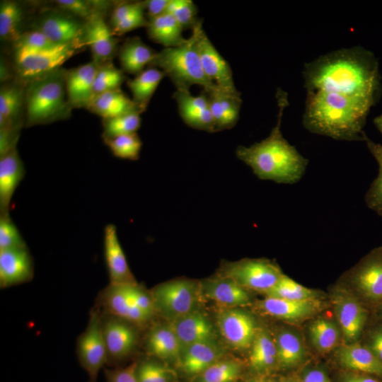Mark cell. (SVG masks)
Instances as JSON below:
<instances>
[{"instance_id": "obj_1", "label": "cell", "mask_w": 382, "mask_h": 382, "mask_svg": "<svg viewBox=\"0 0 382 382\" xmlns=\"http://www.w3.org/2000/svg\"><path fill=\"white\" fill-rule=\"evenodd\" d=\"M303 124L337 140L363 139L369 112L380 89L378 64L362 47L342 49L306 64Z\"/></svg>"}, {"instance_id": "obj_2", "label": "cell", "mask_w": 382, "mask_h": 382, "mask_svg": "<svg viewBox=\"0 0 382 382\" xmlns=\"http://www.w3.org/2000/svg\"><path fill=\"white\" fill-rule=\"evenodd\" d=\"M277 99V122L269 136L250 146H238L236 154L260 180L294 184L304 175L308 160L286 140L281 132L283 113L289 103L287 93L279 88Z\"/></svg>"}, {"instance_id": "obj_3", "label": "cell", "mask_w": 382, "mask_h": 382, "mask_svg": "<svg viewBox=\"0 0 382 382\" xmlns=\"http://www.w3.org/2000/svg\"><path fill=\"white\" fill-rule=\"evenodd\" d=\"M66 70L57 69L27 83L25 121L28 127L66 119L71 107L65 98Z\"/></svg>"}, {"instance_id": "obj_4", "label": "cell", "mask_w": 382, "mask_h": 382, "mask_svg": "<svg viewBox=\"0 0 382 382\" xmlns=\"http://www.w3.org/2000/svg\"><path fill=\"white\" fill-rule=\"evenodd\" d=\"M167 75L176 90L189 91L192 85H199L207 93L218 86L206 76L196 43V33L192 30L191 36L182 45L165 47L156 53L150 63Z\"/></svg>"}, {"instance_id": "obj_5", "label": "cell", "mask_w": 382, "mask_h": 382, "mask_svg": "<svg viewBox=\"0 0 382 382\" xmlns=\"http://www.w3.org/2000/svg\"><path fill=\"white\" fill-rule=\"evenodd\" d=\"M200 292V283L187 279L166 282L150 291L156 313L168 322L195 311Z\"/></svg>"}, {"instance_id": "obj_6", "label": "cell", "mask_w": 382, "mask_h": 382, "mask_svg": "<svg viewBox=\"0 0 382 382\" xmlns=\"http://www.w3.org/2000/svg\"><path fill=\"white\" fill-rule=\"evenodd\" d=\"M342 283L357 294L367 308L378 309L382 305V246L361 259L345 275Z\"/></svg>"}, {"instance_id": "obj_7", "label": "cell", "mask_w": 382, "mask_h": 382, "mask_svg": "<svg viewBox=\"0 0 382 382\" xmlns=\"http://www.w3.org/2000/svg\"><path fill=\"white\" fill-rule=\"evenodd\" d=\"M284 274L277 264L263 258L224 263L219 274L233 279L246 290L264 294L272 289Z\"/></svg>"}, {"instance_id": "obj_8", "label": "cell", "mask_w": 382, "mask_h": 382, "mask_svg": "<svg viewBox=\"0 0 382 382\" xmlns=\"http://www.w3.org/2000/svg\"><path fill=\"white\" fill-rule=\"evenodd\" d=\"M76 354L80 365L88 374V382H97L99 371L107 363V350L101 311L96 305L90 311L86 329L77 338Z\"/></svg>"}, {"instance_id": "obj_9", "label": "cell", "mask_w": 382, "mask_h": 382, "mask_svg": "<svg viewBox=\"0 0 382 382\" xmlns=\"http://www.w3.org/2000/svg\"><path fill=\"white\" fill-rule=\"evenodd\" d=\"M101 323L107 350L106 365L110 368L121 367L137 345V325L102 311Z\"/></svg>"}, {"instance_id": "obj_10", "label": "cell", "mask_w": 382, "mask_h": 382, "mask_svg": "<svg viewBox=\"0 0 382 382\" xmlns=\"http://www.w3.org/2000/svg\"><path fill=\"white\" fill-rule=\"evenodd\" d=\"M332 303L337 324L346 343L358 342L369 319V310L345 285L335 287Z\"/></svg>"}, {"instance_id": "obj_11", "label": "cell", "mask_w": 382, "mask_h": 382, "mask_svg": "<svg viewBox=\"0 0 382 382\" xmlns=\"http://www.w3.org/2000/svg\"><path fill=\"white\" fill-rule=\"evenodd\" d=\"M83 41L37 52H15L16 69L20 79L28 82L60 68L84 45Z\"/></svg>"}, {"instance_id": "obj_12", "label": "cell", "mask_w": 382, "mask_h": 382, "mask_svg": "<svg viewBox=\"0 0 382 382\" xmlns=\"http://www.w3.org/2000/svg\"><path fill=\"white\" fill-rule=\"evenodd\" d=\"M130 284L109 283L98 294L95 305L102 311L142 326L152 318L135 303L130 291Z\"/></svg>"}, {"instance_id": "obj_13", "label": "cell", "mask_w": 382, "mask_h": 382, "mask_svg": "<svg viewBox=\"0 0 382 382\" xmlns=\"http://www.w3.org/2000/svg\"><path fill=\"white\" fill-rule=\"evenodd\" d=\"M192 30L196 33L197 47L206 76L219 88L229 93L240 94L234 85L229 64L205 34L202 21H198Z\"/></svg>"}, {"instance_id": "obj_14", "label": "cell", "mask_w": 382, "mask_h": 382, "mask_svg": "<svg viewBox=\"0 0 382 382\" xmlns=\"http://www.w3.org/2000/svg\"><path fill=\"white\" fill-rule=\"evenodd\" d=\"M217 324L221 335L236 349L251 347L257 328L253 318L238 308H224L217 316Z\"/></svg>"}, {"instance_id": "obj_15", "label": "cell", "mask_w": 382, "mask_h": 382, "mask_svg": "<svg viewBox=\"0 0 382 382\" xmlns=\"http://www.w3.org/2000/svg\"><path fill=\"white\" fill-rule=\"evenodd\" d=\"M173 97L185 124L195 129L216 132L209 96L204 90L198 96L191 95L190 91L176 90Z\"/></svg>"}, {"instance_id": "obj_16", "label": "cell", "mask_w": 382, "mask_h": 382, "mask_svg": "<svg viewBox=\"0 0 382 382\" xmlns=\"http://www.w3.org/2000/svg\"><path fill=\"white\" fill-rule=\"evenodd\" d=\"M325 303L321 299L294 301L266 296L258 303L266 314L288 322H301L320 313Z\"/></svg>"}, {"instance_id": "obj_17", "label": "cell", "mask_w": 382, "mask_h": 382, "mask_svg": "<svg viewBox=\"0 0 382 382\" xmlns=\"http://www.w3.org/2000/svg\"><path fill=\"white\" fill-rule=\"evenodd\" d=\"M34 275V262L27 248L0 250V287L30 282Z\"/></svg>"}, {"instance_id": "obj_18", "label": "cell", "mask_w": 382, "mask_h": 382, "mask_svg": "<svg viewBox=\"0 0 382 382\" xmlns=\"http://www.w3.org/2000/svg\"><path fill=\"white\" fill-rule=\"evenodd\" d=\"M98 66L93 60L66 71V93L71 108H88L95 96L93 85Z\"/></svg>"}, {"instance_id": "obj_19", "label": "cell", "mask_w": 382, "mask_h": 382, "mask_svg": "<svg viewBox=\"0 0 382 382\" xmlns=\"http://www.w3.org/2000/svg\"><path fill=\"white\" fill-rule=\"evenodd\" d=\"M85 25L73 16L49 13L37 20L35 28L54 43L66 45L83 41Z\"/></svg>"}, {"instance_id": "obj_20", "label": "cell", "mask_w": 382, "mask_h": 382, "mask_svg": "<svg viewBox=\"0 0 382 382\" xmlns=\"http://www.w3.org/2000/svg\"><path fill=\"white\" fill-rule=\"evenodd\" d=\"M224 352L215 340L195 343L182 349L177 366L192 379L211 365L224 358Z\"/></svg>"}, {"instance_id": "obj_21", "label": "cell", "mask_w": 382, "mask_h": 382, "mask_svg": "<svg viewBox=\"0 0 382 382\" xmlns=\"http://www.w3.org/2000/svg\"><path fill=\"white\" fill-rule=\"evenodd\" d=\"M105 262L111 284L136 283L120 243L115 225L105 226L103 232Z\"/></svg>"}, {"instance_id": "obj_22", "label": "cell", "mask_w": 382, "mask_h": 382, "mask_svg": "<svg viewBox=\"0 0 382 382\" xmlns=\"http://www.w3.org/2000/svg\"><path fill=\"white\" fill-rule=\"evenodd\" d=\"M168 324L175 332L181 349L195 343L215 340L214 330L210 320L197 310Z\"/></svg>"}, {"instance_id": "obj_23", "label": "cell", "mask_w": 382, "mask_h": 382, "mask_svg": "<svg viewBox=\"0 0 382 382\" xmlns=\"http://www.w3.org/2000/svg\"><path fill=\"white\" fill-rule=\"evenodd\" d=\"M84 43L88 45L93 60L98 64L107 63L116 51L117 39L103 18L96 14L85 25Z\"/></svg>"}, {"instance_id": "obj_24", "label": "cell", "mask_w": 382, "mask_h": 382, "mask_svg": "<svg viewBox=\"0 0 382 382\" xmlns=\"http://www.w3.org/2000/svg\"><path fill=\"white\" fill-rule=\"evenodd\" d=\"M200 285L207 298L224 308H237L250 302L247 290L228 277L218 275L203 281Z\"/></svg>"}, {"instance_id": "obj_25", "label": "cell", "mask_w": 382, "mask_h": 382, "mask_svg": "<svg viewBox=\"0 0 382 382\" xmlns=\"http://www.w3.org/2000/svg\"><path fill=\"white\" fill-rule=\"evenodd\" d=\"M336 358L345 370L369 374L382 379V362L359 342L340 347L336 352Z\"/></svg>"}, {"instance_id": "obj_26", "label": "cell", "mask_w": 382, "mask_h": 382, "mask_svg": "<svg viewBox=\"0 0 382 382\" xmlns=\"http://www.w3.org/2000/svg\"><path fill=\"white\" fill-rule=\"evenodd\" d=\"M25 174L16 149L0 156V214H9L11 199Z\"/></svg>"}, {"instance_id": "obj_27", "label": "cell", "mask_w": 382, "mask_h": 382, "mask_svg": "<svg viewBox=\"0 0 382 382\" xmlns=\"http://www.w3.org/2000/svg\"><path fill=\"white\" fill-rule=\"evenodd\" d=\"M207 94L215 131L233 127L239 117L242 103L241 93H229L218 87Z\"/></svg>"}, {"instance_id": "obj_28", "label": "cell", "mask_w": 382, "mask_h": 382, "mask_svg": "<svg viewBox=\"0 0 382 382\" xmlns=\"http://www.w3.org/2000/svg\"><path fill=\"white\" fill-rule=\"evenodd\" d=\"M145 345L149 356L160 359H178L181 352L179 341L170 325H155L149 330Z\"/></svg>"}, {"instance_id": "obj_29", "label": "cell", "mask_w": 382, "mask_h": 382, "mask_svg": "<svg viewBox=\"0 0 382 382\" xmlns=\"http://www.w3.org/2000/svg\"><path fill=\"white\" fill-rule=\"evenodd\" d=\"M250 369L262 375L278 366L277 351L274 338L268 331L257 329L251 345L249 357Z\"/></svg>"}, {"instance_id": "obj_30", "label": "cell", "mask_w": 382, "mask_h": 382, "mask_svg": "<svg viewBox=\"0 0 382 382\" xmlns=\"http://www.w3.org/2000/svg\"><path fill=\"white\" fill-rule=\"evenodd\" d=\"M25 91L20 85H6L0 91V130L20 131L19 120L25 104Z\"/></svg>"}, {"instance_id": "obj_31", "label": "cell", "mask_w": 382, "mask_h": 382, "mask_svg": "<svg viewBox=\"0 0 382 382\" xmlns=\"http://www.w3.org/2000/svg\"><path fill=\"white\" fill-rule=\"evenodd\" d=\"M278 367L291 369L301 364L306 357V349L299 334L292 330H280L274 338Z\"/></svg>"}, {"instance_id": "obj_32", "label": "cell", "mask_w": 382, "mask_h": 382, "mask_svg": "<svg viewBox=\"0 0 382 382\" xmlns=\"http://www.w3.org/2000/svg\"><path fill=\"white\" fill-rule=\"evenodd\" d=\"M88 110L103 119L111 118L131 112H141L133 100L129 99L120 89L96 96Z\"/></svg>"}, {"instance_id": "obj_33", "label": "cell", "mask_w": 382, "mask_h": 382, "mask_svg": "<svg viewBox=\"0 0 382 382\" xmlns=\"http://www.w3.org/2000/svg\"><path fill=\"white\" fill-rule=\"evenodd\" d=\"M183 30L179 23L168 13L149 19L147 26L149 37L165 47H178L184 43L187 39L183 37Z\"/></svg>"}, {"instance_id": "obj_34", "label": "cell", "mask_w": 382, "mask_h": 382, "mask_svg": "<svg viewBox=\"0 0 382 382\" xmlns=\"http://www.w3.org/2000/svg\"><path fill=\"white\" fill-rule=\"evenodd\" d=\"M156 53L139 37L127 39L119 51V59L123 70L138 75L146 64H150Z\"/></svg>"}, {"instance_id": "obj_35", "label": "cell", "mask_w": 382, "mask_h": 382, "mask_svg": "<svg viewBox=\"0 0 382 382\" xmlns=\"http://www.w3.org/2000/svg\"><path fill=\"white\" fill-rule=\"evenodd\" d=\"M166 74L155 67L144 70L132 80L127 81V86L133 96V101L140 111L144 112Z\"/></svg>"}, {"instance_id": "obj_36", "label": "cell", "mask_w": 382, "mask_h": 382, "mask_svg": "<svg viewBox=\"0 0 382 382\" xmlns=\"http://www.w3.org/2000/svg\"><path fill=\"white\" fill-rule=\"evenodd\" d=\"M308 333L312 345L320 353H328L334 349L342 335L338 324L325 318L313 321L309 325Z\"/></svg>"}, {"instance_id": "obj_37", "label": "cell", "mask_w": 382, "mask_h": 382, "mask_svg": "<svg viewBox=\"0 0 382 382\" xmlns=\"http://www.w3.org/2000/svg\"><path fill=\"white\" fill-rule=\"evenodd\" d=\"M242 373L240 361L223 358L191 379V382H237Z\"/></svg>"}, {"instance_id": "obj_38", "label": "cell", "mask_w": 382, "mask_h": 382, "mask_svg": "<svg viewBox=\"0 0 382 382\" xmlns=\"http://www.w3.org/2000/svg\"><path fill=\"white\" fill-rule=\"evenodd\" d=\"M136 374L139 382H178L176 372L152 357L136 361Z\"/></svg>"}, {"instance_id": "obj_39", "label": "cell", "mask_w": 382, "mask_h": 382, "mask_svg": "<svg viewBox=\"0 0 382 382\" xmlns=\"http://www.w3.org/2000/svg\"><path fill=\"white\" fill-rule=\"evenodd\" d=\"M23 14L20 5L11 1H4L0 4V37L4 40L15 42L23 33L21 27Z\"/></svg>"}, {"instance_id": "obj_40", "label": "cell", "mask_w": 382, "mask_h": 382, "mask_svg": "<svg viewBox=\"0 0 382 382\" xmlns=\"http://www.w3.org/2000/svg\"><path fill=\"white\" fill-rule=\"evenodd\" d=\"M265 294L266 296L294 301L321 299L322 296L320 291L304 286L285 274Z\"/></svg>"}, {"instance_id": "obj_41", "label": "cell", "mask_w": 382, "mask_h": 382, "mask_svg": "<svg viewBox=\"0 0 382 382\" xmlns=\"http://www.w3.org/2000/svg\"><path fill=\"white\" fill-rule=\"evenodd\" d=\"M364 140L378 165V175L366 192L365 202L369 209L382 217V144L373 141L366 134Z\"/></svg>"}, {"instance_id": "obj_42", "label": "cell", "mask_w": 382, "mask_h": 382, "mask_svg": "<svg viewBox=\"0 0 382 382\" xmlns=\"http://www.w3.org/2000/svg\"><path fill=\"white\" fill-rule=\"evenodd\" d=\"M140 125V112L137 111L103 119V139H110L120 135L136 133Z\"/></svg>"}, {"instance_id": "obj_43", "label": "cell", "mask_w": 382, "mask_h": 382, "mask_svg": "<svg viewBox=\"0 0 382 382\" xmlns=\"http://www.w3.org/2000/svg\"><path fill=\"white\" fill-rule=\"evenodd\" d=\"M103 141L116 157L132 161L139 158L142 142L137 133L120 135Z\"/></svg>"}, {"instance_id": "obj_44", "label": "cell", "mask_w": 382, "mask_h": 382, "mask_svg": "<svg viewBox=\"0 0 382 382\" xmlns=\"http://www.w3.org/2000/svg\"><path fill=\"white\" fill-rule=\"evenodd\" d=\"M124 79L122 72L110 62L99 65L93 85L94 96L120 89Z\"/></svg>"}, {"instance_id": "obj_45", "label": "cell", "mask_w": 382, "mask_h": 382, "mask_svg": "<svg viewBox=\"0 0 382 382\" xmlns=\"http://www.w3.org/2000/svg\"><path fill=\"white\" fill-rule=\"evenodd\" d=\"M59 45L52 42L37 30L23 33L14 42L15 52H37L53 49Z\"/></svg>"}, {"instance_id": "obj_46", "label": "cell", "mask_w": 382, "mask_h": 382, "mask_svg": "<svg viewBox=\"0 0 382 382\" xmlns=\"http://www.w3.org/2000/svg\"><path fill=\"white\" fill-rule=\"evenodd\" d=\"M197 6L191 0H170L166 13L171 14L183 29L192 28L198 22Z\"/></svg>"}, {"instance_id": "obj_47", "label": "cell", "mask_w": 382, "mask_h": 382, "mask_svg": "<svg viewBox=\"0 0 382 382\" xmlns=\"http://www.w3.org/2000/svg\"><path fill=\"white\" fill-rule=\"evenodd\" d=\"M27 248L9 214H0V250Z\"/></svg>"}, {"instance_id": "obj_48", "label": "cell", "mask_w": 382, "mask_h": 382, "mask_svg": "<svg viewBox=\"0 0 382 382\" xmlns=\"http://www.w3.org/2000/svg\"><path fill=\"white\" fill-rule=\"evenodd\" d=\"M144 8L145 2L144 1L131 15L112 28L113 34L115 35H120L140 27H147L149 21L144 16Z\"/></svg>"}, {"instance_id": "obj_49", "label": "cell", "mask_w": 382, "mask_h": 382, "mask_svg": "<svg viewBox=\"0 0 382 382\" xmlns=\"http://www.w3.org/2000/svg\"><path fill=\"white\" fill-rule=\"evenodd\" d=\"M56 4L64 11L76 17L89 21L97 13L92 3L82 0H57Z\"/></svg>"}, {"instance_id": "obj_50", "label": "cell", "mask_w": 382, "mask_h": 382, "mask_svg": "<svg viewBox=\"0 0 382 382\" xmlns=\"http://www.w3.org/2000/svg\"><path fill=\"white\" fill-rule=\"evenodd\" d=\"M106 382H139L136 374V361L126 366L104 368Z\"/></svg>"}, {"instance_id": "obj_51", "label": "cell", "mask_w": 382, "mask_h": 382, "mask_svg": "<svg viewBox=\"0 0 382 382\" xmlns=\"http://www.w3.org/2000/svg\"><path fill=\"white\" fill-rule=\"evenodd\" d=\"M368 347L382 362V321L372 325L367 330L365 342L363 344Z\"/></svg>"}, {"instance_id": "obj_52", "label": "cell", "mask_w": 382, "mask_h": 382, "mask_svg": "<svg viewBox=\"0 0 382 382\" xmlns=\"http://www.w3.org/2000/svg\"><path fill=\"white\" fill-rule=\"evenodd\" d=\"M299 382H331L327 371L322 366H311L304 369Z\"/></svg>"}, {"instance_id": "obj_53", "label": "cell", "mask_w": 382, "mask_h": 382, "mask_svg": "<svg viewBox=\"0 0 382 382\" xmlns=\"http://www.w3.org/2000/svg\"><path fill=\"white\" fill-rule=\"evenodd\" d=\"M143 2H125L120 4L113 11L110 21L112 28L136 11Z\"/></svg>"}, {"instance_id": "obj_54", "label": "cell", "mask_w": 382, "mask_h": 382, "mask_svg": "<svg viewBox=\"0 0 382 382\" xmlns=\"http://www.w3.org/2000/svg\"><path fill=\"white\" fill-rule=\"evenodd\" d=\"M340 382H382V379L371 374L345 370Z\"/></svg>"}, {"instance_id": "obj_55", "label": "cell", "mask_w": 382, "mask_h": 382, "mask_svg": "<svg viewBox=\"0 0 382 382\" xmlns=\"http://www.w3.org/2000/svg\"><path fill=\"white\" fill-rule=\"evenodd\" d=\"M145 2V8L149 19L166 13L170 0H149Z\"/></svg>"}, {"instance_id": "obj_56", "label": "cell", "mask_w": 382, "mask_h": 382, "mask_svg": "<svg viewBox=\"0 0 382 382\" xmlns=\"http://www.w3.org/2000/svg\"><path fill=\"white\" fill-rule=\"evenodd\" d=\"M374 124L382 134V114L374 118Z\"/></svg>"}, {"instance_id": "obj_57", "label": "cell", "mask_w": 382, "mask_h": 382, "mask_svg": "<svg viewBox=\"0 0 382 382\" xmlns=\"http://www.w3.org/2000/svg\"><path fill=\"white\" fill-rule=\"evenodd\" d=\"M274 382H299V380L290 377H282L279 379H274Z\"/></svg>"}, {"instance_id": "obj_58", "label": "cell", "mask_w": 382, "mask_h": 382, "mask_svg": "<svg viewBox=\"0 0 382 382\" xmlns=\"http://www.w3.org/2000/svg\"><path fill=\"white\" fill-rule=\"evenodd\" d=\"M265 380H262L259 378H251L250 380H248L245 382H264Z\"/></svg>"}, {"instance_id": "obj_59", "label": "cell", "mask_w": 382, "mask_h": 382, "mask_svg": "<svg viewBox=\"0 0 382 382\" xmlns=\"http://www.w3.org/2000/svg\"><path fill=\"white\" fill-rule=\"evenodd\" d=\"M378 311L380 312L381 316H382V305L379 307V308L378 309Z\"/></svg>"}, {"instance_id": "obj_60", "label": "cell", "mask_w": 382, "mask_h": 382, "mask_svg": "<svg viewBox=\"0 0 382 382\" xmlns=\"http://www.w3.org/2000/svg\"><path fill=\"white\" fill-rule=\"evenodd\" d=\"M264 382H274V379H267L265 380Z\"/></svg>"}]
</instances>
